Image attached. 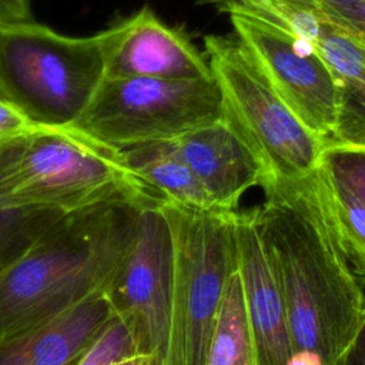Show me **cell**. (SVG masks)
Instances as JSON below:
<instances>
[{"label": "cell", "instance_id": "6da1fadb", "mask_svg": "<svg viewBox=\"0 0 365 365\" xmlns=\"http://www.w3.org/2000/svg\"><path fill=\"white\" fill-rule=\"evenodd\" d=\"M252 208L284 298L292 365H342L365 319V282L331 228L319 167L297 180L272 178Z\"/></svg>", "mask_w": 365, "mask_h": 365}, {"label": "cell", "instance_id": "7a4b0ae2", "mask_svg": "<svg viewBox=\"0 0 365 365\" xmlns=\"http://www.w3.org/2000/svg\"><path fill=\"white\" fill-rule=\"evenodd\" d=\"M151 192L138 182L104 202L58 215L0 271V342L104 294Z\"/></svg>", "mask_w": 365, "mask_h": 365}, {"label": "cell", "instance_id": "3957f363", "mask_svg": "<svg viewBox=\"0 0 365 365\" xmlns=\"http://www.w3.org/2000/svg\"><path fill=\"white\" fill-rule=\"evenodd\" d=\"M138 182L115 150L73 128L44 127L0 147V210L68 214Z\"/></svg>", "mask_w": 365, "mask_h": 365}, {"label": "cell", "instance_id": "277c9868", "mask_svg": "<svg viewBox=\"0 0 365 365\" xmlns=\"http://www.w3.org/2000/svg\"><path fill=\"white\" fill-rule=\"evenodd\" d=\"M106 77L100 33L66 36L34 20L0 23V87L36 123L71 128Z\"/></svg>", "mask_w": 365, "mask_h": 365}, {"label": "cell", "instance_id": "5b68a950", "mask_svg": "<svg viewBox=\"0 0 365 365\" xmlns=\"http://www.w3.org/2000/svg\"><path fill=\"white\" fill-rule=\"evenodd\" d=\"M164 208L174 234V295L168 365H207L214 325L237 268L235 212Z\"/></svg>", "mask_w": 365, "mask_h": 365}, {"label": "cell", "instance_id": "8992f818", "mask_svg": "<svg viewBox=\"0 0 365 365\" xmlns=\"http://www.w3.org/2000/svg\"><path fill=\"white\" fill-rule=\"evenodd\" d=\"M204 47L224 98V113L248 138L271 178L297 180L315 171L325 141L289 110L241 43L207 36Z\"/></svg>", "mask_w": 365, "mask_h": 365}, {"label": "cell", "instance_id": "52a82bcc", "mask_svg": "<svg viewBox=\"0 0 365 365\" xmlns=\"http://www.w3.org/2000/svg\"><path fill=\"white\" fill-rule=\"evenodd\" d=\"M222 115L224 98L214 76L200 80L104 77L71 128L104 147L121 150L180 137Z\"/></svg>", "mask_w": 365, "mask_h": 365}, {"label": "cell", "instance_id": "ba28073f", "mask_svg": "<svg viewBox=\"0 0 365 365\" xmlns=\"http://www.w3.org/2000/svg\"><path fill=\"white\" fill-rule=\"evenodd\" d=\"M174 257L164 198L151 192L140 208L128 252L106 291L113 315L133 336L141 365H168Z\"/></svg>", "mask_w": 365, "mask_h": 365}, {"label": "cell", "instance_id": "9c48e42d", "mask_svg": "<svg viewBox=\"0 0 365 365\" xmlns=\"http://www.w3.org/2000/svg\"><path fill=\"white\" fill-rule=\"evenodd\" d=\"M237 40L269 84L302 121L324 141L338 121L339 86L317 47L258 19L231 13Z\"/></svg>", "mask_w": 365, "mask_h": 365}, {"label": "cell", "instance_id": "30bf717a", "mask_svg": "<svg viewBox=\"0 0 365 365\" xmlns=\"http://www.w3.org/2000/svg\"><path fill=\"white\" fill-rule=\"evenodd\" d=\"M101 37L104 73L108 78H211L207 58L190 37L165 24L144 6L131 16L98 31Z\"/></svg>", "mask_w": 365, "mask_h": 365}, {"label": "cell", "instance_id": "8fae6325", "mask_svg": "<svg viewBox=\"0 0 365 365\" xmlns=\"http://www.w3.org/2000/svg\"><path fill=\"white\" fill-rule=\"evenodd\" d=\"M173 141L215 211H237L245 191L264 188L272 180L248 138L225 113Z\"/></svg>", "mask_w": 365, "mask_h": 365}, {"label": "cell", "instance_id": "7c38bea8", "mask_svg": "<svg viewBox=\"0 0 365 365\" xmlns=\"http://www.w3.org/2000/svg\"><path fill=\"white\" fill-rule=\"evenodd\" d=\"M235 251L255 365H292L294 349L284 298L252 210L235 212Z\"/></svg>", "mask_w": 365, "mask_h": 365}, {"label": "cell", "instance_id": "4fadbf2b", "mask_svg": "<svg viewBox=\"0 0 365 365\" xmlns=\"http://www.w3.org/2000/svg\"><path fill=\"white\" fill-rule=\"evenodd\" d=\"M104 294L60 317L0 342V365H71L113 319Z\"/></svg>", "mask_w": 365, "mask_h": 365}, {"label": "cell", "instance_id": "5bb4252c", "mask_svg": "<svg viewBox=\"0 0 365 365\" xmlns=\"http://www.w3.org/2000/svg\"><path fill=\"white\" fill-rule=\"evenodd\" d=\"M315 47L335 74L341 97L336 127L325 144L365 148V53L331 23Z\"/></svg>", "mask_w": 365, "mask_h": 365}, {"label": "cell", "instance_id": "9a60e30c", "mask_svg": "<svg viewBox=\"0 0 365 365\" xmlns=\"http://www.w3.org/2000/svg\"><path fill=\"white\" fill-rule=\"evenodd\" d=\"M115 151L130 174L165 201L198 211H215L195 175L178 157L173 138Z\"/></svg>", "mask_w": 365, "mask_h": 365}, {"label": "cell", "instance_id": "2e32d148", "mask_svg": "<svg viewBox=\"0 0 365 365\" xmlns=\"http://www.w3.org/2000/svg\"><path fill=\"white\" fill-rule=\"evenodd\" d=\"M207 365H255L238 269L230 275L210 342Z\"/></svg>", "mask_w": 365, "mask_h": 365}, {"label": "cell", "instance_id": "e0dca14e", "mask_svg": "<svg viewBox=\"0 0 365 365\" xmlns=\"http://www.w3.org/2000/svg\"><path fill=\"white\" fill-rule=\"evenodd\" d=\"M319 174L331 228L348 262L365 282V204L334 181L322 165Z\"/></svg>", "mask_w": 365, "mask_h": 365}, {"label": "cell", "instance_id": "ac0fdd59", "mask_svg": "<svg viewBox=\"0 0 365 365\" xmlns=\"http://www.w3.org/2000/svg\"><path fill=\"white\" fill-rule=\"evenodd\" d=\"M58 215L63 214L33 210H0V271L16 259Z\"/></svg>", "mask_w": 365, "mask_h": 365}, {"label": "cell", "instance_id": "d6986e66", "mask_svg": "<svg viewBox=\"0 0 365 365\" xmlns=\"http://www.w3.org/2000/svg\"><path fill=\"white\" fill-rule=\"evenodd\" d=\"M76 365H141L128 328L115 317Z\"/></svg>", "mask_w": 365, "mask_h": 365}, {"label": "cell", "instance_id": "ffe728a7", "mask_svg": "<svg viewBox=\"0 0 365 365\" xmlns=\"http://www.w3.org/2000/svg\"><path fill=\"white\" fill-rule=\"evenodd\" d=\"M321 165L334 181L365 204V148L325 144Z\"/></svg>", "mask_w": 365, "mask_h": 365}, {"label": "cell", "instance_id": "44dd1931", "mask_svg": "<svg viewBox=\"0 0 365 365\" xmlns=\"http://www.w3.org/2000/svg\"><path fill=\"white\" fill-rule=\"evenodd\" d=\"M44 128L36 123L19 104L0 96V147Z\"/></svg>", "mask_w": 365, "mask_h": 365}, {"label": "cell", "instance_id": "7402d4cb", "mask_svg": "<svg viewBox=\"0 0 365 365\" xmlns=\"http://www.w3.org/2000/svg\"><path fill=\"white\" fill-rule=\"evenodd\" d=\"M317 7L332 26L354 37L365 40V0H352Z\"/></svg>", "mask_w": 365, "mask_h": 365}, {"label": "cell", "instance_id": "603a6c76", "mask_svg": "<svg viewBox=\"0 0 365 365\" xmlns=\"http://www.w3.org/2000/svg\"><path fill=\"white\" fill-rule=\"evenodd\" d=\"M33 20L30 0H0V23Z\"/></svg>", "mask_w": 365, "mask_h": 365}, {"label": "cell", "instance_id": "cb8c5ba5", "mask_svg": "<svg viewBox=\"0 0 365 365\" xmlns=\"http://www.w3.org/2000/svg\"><path fill=\"white\" fill-rule=\"evenodd\" d=\"M342 365H365V319L362 321L355 338L348 346Z\"/></svg>", "mask_w": 365, "mask_h": 365}, {"label": "cell", "instance_id": "d4e9b609", "mask_svg": "<svg viewBox=\"0 0 365 365\" xmlns=\"http://www.w3.org/2000/svg\"><path fill=\"white\" fill-rule=\"evenodd\" d=\"M317 6H332V4H338V3H345V1H352V0H314Z\"/></svg>", "mask_w": 365, "mask_h": 365}, {"label": "cell", "instance_id": "484cf974", "mask_svg": "<svg viewBox=\"0 0 365 365\" xmlns=\"http://www.w3.org/2000/svg\"><path fill=\"white\" fill-rule=\"evenodd\" d=\"M349 36H351V34H349ZM351 37L361 46V48H362L364 53H365V40H364V38H359V37H354V36H351Z\"/></svg>", "mask_w": 365, "mask_h": 365}, {"label": "cell", "instance_id": "4316f807", "mask_svg": "<svg viewBox=\"0 0 365 365\" xmlns=\"http://www.w3.org/2000/svg\"><path fill=\"white\" fill-rule=\"evenodd\" d=\"M0 96H4V94H3V91H1V87H0Z\"/></svg>", "mask_w": 365, "mask_h": 365}, {"label": "cell", "instance_id": "83f0119b", "mask_svg": "<svg viewBox=\"0 0 365 365\" xmlns=\"http://www.w3.org/2000/svg\"><path fill=\"white\" fill-rule=\"evenodd\" d=\"M77 362H78V361H77ZM77 362H74V364H71V365H76V364H77Z\"/></svg>", "mask_w": 365, "mask_h": 365}]
</instances>
